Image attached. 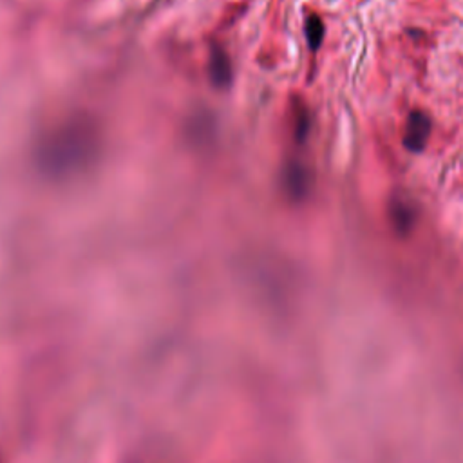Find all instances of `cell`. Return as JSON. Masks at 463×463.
I'll return each instance as SVG.
<instances>
[{"label": "cell", "mask_w": 463, "mask_h": 463, "mask_svg": "<svg viewBox=\"0 0 463 463\" xmlns=\"http://www.w3.org/2000/svg\"><path fill=\"white\" fill-rule=\"evenodd\" d=\"M91 149H93V138L84 125H65L57 134H52V138L49 136L42 150V157H44L45 167L57 170L62 157L65 156V150H71L74 165H80Z\"/></svg>", "instance_id": "6da1fadb"}, {"label": "cell", "mask_w": 463, "mask_h": 463, "mask_svg": "<svg viewBox=\"0 0 463 463\" xmlns=\"http://www.w3.org/2000/svg\"><path fill=\"white\" fill-rule=\"evenodd\" d=\"M433 130V120L431 116L423 111H413L406 121V129H403V147L409 152H422L425 149L427 141L431 138Z\"/></svg>", "instance_id": "7a4b0ae2"}, {"label": "cell", "mask_w": 463, "mask_h": 463, "mask_svg": "<svg viewBox=\"0 0 463 463\" xmlns=\"http://www.w3.org/2000/svg\"><path fill=\"white\" fill-rule=\"evenodd\" d=\"M418 212L416 206L403 196H395L389 201V219L393 223V228L400 234H407L415 226Z\"/></svg>", "instance_id": "3957f363"}, {"label": "cell", "mask_w": 463, "mask_h": 463, "mask_svg": "<svg viewBox=\"0 0 463 463\" xmlns=\"http://www.w3.org/2000/svg\"><path fill=\"white\" fill-rule=\"evenodd\" d=\"M210 74L212 80L218 85H226L230 80V64L225 52L221 49H216L210 58Z\"/></svg>", "instance_id": "277c9868"}, {"label": "cell", "mask_w": 463, "mask_h": 463, "mask_svg": "<svg viewBox=\"0 0 463 463\" xmlns=\"http://www.w3.org/2000/svg\"><path fill=\"white\" fill-rule=\"evenodd\" d=\"M304 31H306V40L308 45H310L313 51H317L320 48L324 40V22L320 16L310 15L306 21V26H304Z\"/></svg>", "instance_id": "5b68a950"}]
</instances>
